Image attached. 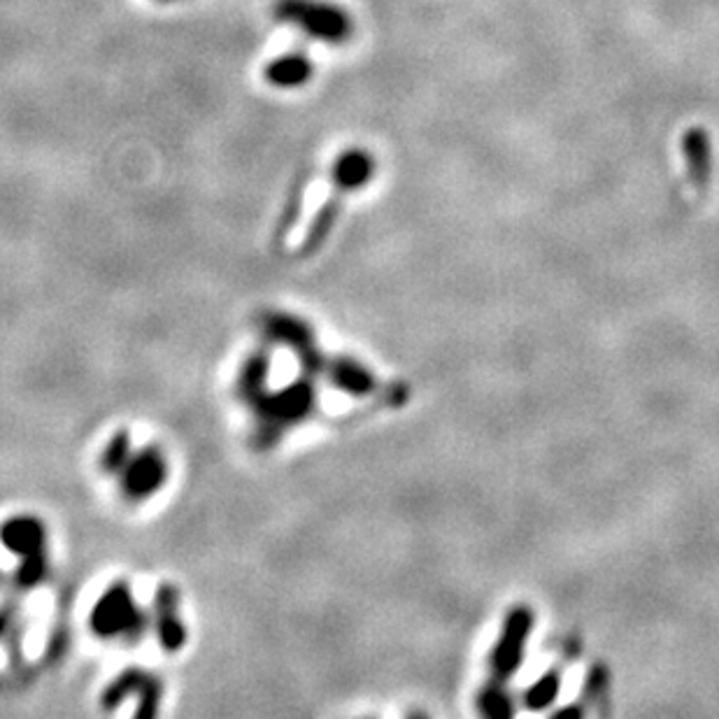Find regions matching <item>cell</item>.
<instances>
[{"instance_id":"1","label":"cell","mask_w":719,"mask_h":719,"mask_svg":"<svg viewBox=\"0 0 719 719\" xmlns=\"http://www.w3.org/2000/svg\"><path fill=\"white\" fill-rule=\"evenodd\" d=\"M534 622H536L534 610L528 605H515L508 615H505L494 650L489 652L485 687L477 697V706L483 715L487 717L513 715L508 684L515 678V673L522 669L528 635L534 631Z\"/></svg>"},{"instance_id":"2","label":"cell","mask_w":719,"mask_h":719,"mask_svg":"<svg viewBox=\"0 0 719 719\" xmlns=\"http://www.w3.org/2000/svg\"><path fill=\"white\" fill-rule=\"evenodd\" d=\"M275 17L294 23L303 33L329 45H342L352 38L354 21L338 6L324 0H278Z\"/></svg>"},{"instance_id":"3","label":"cell","mask_w":719,"mask_h":719,"mask_svg":"<svg viewBox=\"0 0 719 719\" xmlns=\"http://www.w3.org/2000/svg\"><path fill=\"white\" fill-rule=\"evenodd\" d=\"M682 152L689 171V179L697 190H708L712 175V145L710 136L703 128H691L682 138Z\"/></svg>"},{"instance_id":"4","label":"cell","mask_w":719,"mask_h":719,"mask_svg":"<svg viewBox=\"0 0 719 719\" xmlns=\"http://www.w3.org/2000/svg\"><path fill=\"white\" fill-rule=\"evenodd\" d=\"M372 173H376V158L363 149H348L336 158L333 186L344 194L357 192L370 182Z\"/></svg>"},{"instance_id":"5","label":"cell","mask_w":719,"mask_h":719,"mask_svg":"<svg viewBox=\"0 0 719 719\" xmlns=\"http://www.w3.org/2000/svg\"><path fill=\"white\" fill-rule=\"evenodd\" d=\"M312 75H314V66L303 55L280 57L265 66V70H263L265 82H271L273 87H280V89L303 87L305 82H310Z\"/></svg>"},{"instance_id":"6","label":"cell","mask_w":719,"mask_h":719,"mask_svg":"<svg viewBox=\"0 0 719 719\" xmlns=\"http://www.w3.org/2000/svg\"><path fill=\"white\" fill-rule=\"evenodd\" d=\"M162 479H164L162 457L154 455V451H145V455L136 457V461H130V466L126 468L124 485H126V492H130L133 496H140L156 489L162 485Z\"/></svg>"},{"instance_id":"7","label":"cell","mask_w":719,"mask_h":719,"mask_svg":"<svg viewBox=\"0 0 719 719\" xmlns=\"http://www.w3.org/2000/svg\"><path fill=\"white\" fill-rule=\"evenodd\" d=\"M3 543L19 552V554H38L40 541H42V528L38 522L33 519H14L10 524H6L3 528Z\"/></svg>"},{"instance_id":"8","label":"cell","mask_w":719,"mask_h":719,"mask_svg":"<svg viewBox=\"0 0 719 719\" xmlns=\"http://www.w3.org/2000/svg\"><path fill=\"white\" fill-rule=\"evenodd\" d=\"M562 682H564V663H556L554 669H550L534 687L526 691V697H524L526 708L528 710L547 708L556 699L558 689H562Z\"/></svg>"},{"instance_id":"9","label":"cell","mask_w":719,"mask_h":719,"mask_svg":"<svg viewBox=\"0 0 719 719\" xmlns=\"http://www.w3.org/2000/svg\"><path fill=\"white\" fill-rule=\"evenodd\" d=\"M122 464H128V443L126 436H117L108 451H105V466L108 468H119Z\"/></svg>"}]
</instances>
